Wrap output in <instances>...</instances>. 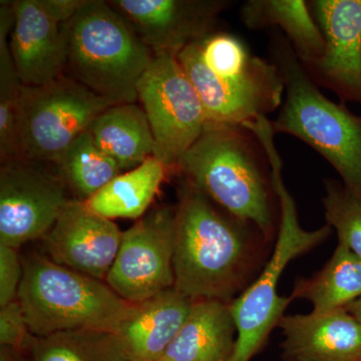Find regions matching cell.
<instances>
[{"mask_svg": "<svg viewBox=\"0 0 361 361\" xmlns=\"http://www.w3.org/2000/svg\"><path fill=\"white\" fill-rule=\"evenodd\" d=\"M211 123L240 126L276 110L285 90L273 61L252 56L229 33H211L178 54Z\"/></svg>", "mask_w": 361, "mask_h": 361, "instance_id": "6da1fadb", "label": "cell"}, {"mask_svg": "<svg viewBox=\"0 0 361 361\" xmlns=\"http://www.w3.org/2000/svg\"><path fill=\"white\" fill-rule=\"evenodd\" d=\"M243 223L224 215L189 180L176 207L174 287L193 301L228 302L248 256Z\"/></svg>", "mask_w": 361, "mask_h": 361, "instance_id": "7a4b0ae2", "label": "cell"}, {"mask_svg": "<svg viewBox=\"0 0 361 361\" xmlns=\"http://www.w3.org/2000/svg\"><path fill=\"white\" fill-rule=\"evenodd\" d=\"M247 130L257 140L269 161L270 182L280 208L279 230L272 255L260 276L237 297L231 311L237 329L236 346L231 361H250L270 332L277 326L291 297L278 295V283L292 260L329 238V224L315 230L304 229L299 223L295 201L282 178V163L274 142V130L268 118L248 123Z\"/></svg>", "mask_w": 361, "mask_h": 361, "instance_id": "3957f363", "label": "cell"}, {"mask_svg": "<svg viewBox=\"0 0 361 361\" xmlns=\"http://www.w3.org/2000/svg\"><path fill=\"white\" fill-rule=\"evenodd\" d=\"M272 37L273 63L286 92L273 130L298 137L314 149L336 169L342 184L361 197V116L318 90L283 33L276 32Z\"/></svg>", "mask_w": 361, "mask_h": 361, "instance_id": "277c9868", "label": "cell"}, {"mask_svg": "<svg viewBox=\"0 0 361 361\" xmlns=\"http://www.w3.org/2000/svg\"><path fill=\"white\" fill-rule=\"evenodd\" d=\"M66 77L116 104H135L154 56L108 1L85 0L63 23Z\"/></svg>", "mask_w": 361, "mask_h": 361, "instance_id": "5b68a950", "label": "cell"}, {"mask_svg": "<svg viewBox=\"0 0 361 361\" xmlns=\"http://www.w3.org/2000/svg\"><path fill=\"white\" fill-rule=\"evenodd\" d=\"M23 263L18 301L33 336L71 330L116 334L134 305L102 280L56 264L47 255H32Z\"/></svg>", "mask_w": 361, "mask_h": 361, "instance_id": "8992f818", "label": "cell"}, {"mask_svg": "<svg viewBox=\"0 0 361 361\" xmlns=\"http://www.w3.org/2000/svg\"><path fill=\"white\" fill-rule=\"evenodd\" d=\"M250 135L240 126L207 123L177 170L233 218L255 225L267 237L273 230V214Z\"/></svg>", "mask_w": 361, "mask_h": 361, "instance_id": "52a82bcc", "label": "cell"}, {"mask_svg": "<svg viewBox=\"0 0 361 361\" xmlns=\"http://www.w3.org/2000/svg\"><path fill=\"white\" fill-rule=\"evenodd\" d=\"M114 104L66 75L37 87L23 85L18 106L20 159L58 163Z\"/></svg>", "mask_w": 361, "mask_h": 361, "instance_id": "ba28073f", "label": "cell"}, {"mask_svg": "<svg viewBox=\"0 0 361 361\" xmlns=\"http://www.w3.org/2000/svg\"><path fill=\"white\" fill-rule=\"evenodd\" d=\"M137 99L153 133L154 157L168 170H177L208 123L200 97L177 56H154L137 84Z\"/></svg>", "mask_w": 361, "mask_h": 361, "instance_id": "9c48e42d", "label": "cell"}, {"mask_svg": "<svg viewBox=\"0 0 361 361\" xmlns=\"http://www.w3.org/2000/svg\"><path fill=\"white\" fill-rule=\"evenodd\" d=\"M18 159L0 167V245L18 249L42 239L73 199L56 170Z\"/></svg>", "mask_w": 361, "mask_h": 361, "instance_id": "30bf717a", "label": "cell"}, {"mask_svg": "<svg viewBox=\"0 0 361 361\" xmlns=\"http://www.w3.org/2000/svg\"><path fill=\"white\" fill-rule=\"evenodd\" d=\"M176 207H160L123 232L106 283L130 304L141 303L175 285Z\"/></svg>", "mask_w": 361, "mask_h": 361, "instance_id": "8fae6325", "label": "cell"}, {"mask_svg": "<svg viewBox=\"0 0 361 361\" xmlns=\"http://www.w3.org/2000/svg\"><path fill=\"white\" fill-rule=\"evenodd\" d=\"M114 9L129 23L155 54H178L213 33L227 1L221 0H111Z\"/></svg>", "mask_w": 361, "mask_h": 361, "instance_id": "7c38bea8", "label": "cell"}, {"mask_svg": "<svg viewBox=\"0 0 361 361\" xmlns=\"http://www.w3.org/2000/svg\"><path fill=\"white\" fill-rule=\"evenodd\" d=\"M310 6L324 51L305 71L342 102L361 104V0H314Z\"/></svg>", "mask_w": 361, "mask_h": 361, "instance_id": "4fadbf2b", "label": "cell"}, {"mask_svg": "<svg viewBox=\"0 0 361 361\" xmlns=\"http://www.w3.org/2000/svg\"><path fill=\"white\" fill-rule=\"evenodd\" d=\"M122 237L113 220L92 212L84 201L73 199L42 242L47 257L56 264L106 281Z\"/></svg>", "mask_w": 361, "mask_h": 361, "instance_id": "5bb4252c", "label": "cell"}, {"mask_svg": "<svg viewBox=\"0 0 361 361\" xmlns=\"http://www.w3.org/2000/svg\"><path fill=\"white\" fill-rule=\"evenodd\" d=\"M16 23L9 49L21 84L37 87L65 75L66 37L63 23L44 0H14Z\"/></svg>", "mask_w": 361, "mask_h": 361, "instance_id": "9a60e30c", "label": "cell"}, {"mask_svg": "<svg viewBox=\"0 0 361 361\" xmlns=\"http://www.w3.org/2000/svg\"><path fill=\"white\" fill-rule=\"evenodd\" d=\"M287 361H360L361 325L345 310L283 316Z\"/></svg>", "mask_w": 361, "mask_h": 361, "instance_id": "2e32d148", "label": "cell"}, {"mask_svg": "<svg viewBox=\"0 0 361 361\" xmlns=\"http://www.w3.org/2000/svg\"><path fill=\"white\" fill-rule=\"evenodd\" d=\"M194 301L173 287L134 304L116 332L130 361H159L186 322Z\"/></svg>", "mask_w": 361, "mask_h": 361, "instance_id": "e0dca14e", "label": "cell"}, {"mask_svg": "<svg viewBox=\"0 0 361 361\" xmlns=\"http://www.w3.org/2000/svg\"><path fill=\"white\" fill-rule=\"evenodd\" d=\"M237 329L229 302L194 301L163 361H231Z\"/></svg>", "mask_w": 361, "mask_h": 361, "instance_id": "ac0fdd59", "label": "cell"}, {"mask_svg": "<svg viewBox=\"0 0 361 361\" xmlns=\"http://www.w3.org/2000/svg\"><path fill=\"white\" fill-rule=\"evenodd\" d=\"M241 18L249 30L278 26L290 42L304 68L322 58L324 39L319 26L304 0H249L243 4Z\"/></svg>", "mask_w": 361, "mask_h": 361, "instance_id": "d6986e66", "label": "cell"}, {"mask_svg": "<svg viewBox=\"0 0 361 361\" xmlns=\"http://www.w3.org/2000/svg\"><path fill=\"white\" fill-rule=\"evenodd\" d=\"M90 134L121 170H133L154 156V135L146 113L135 104H114L103 111Z\"/></svg>", "mask_w": 361, "mask_h": 361, "instance_id": "ffe728a7", "label": "cell"}, {"mask_svg": "<svg viewBox=\"0 0 361 361\" xmlns=\"http://www.w3.org/2000/svg\"><path fill=\"white\" fill-rule=\"evenodd\" d=\"M168 171L155 157H149L84 202L90 210L106 219H139L148 211Z\"/></svg>", "mask_w": 361, "mask_h": 361, "instance_id": "44dd1931", "label": "cell"}, {"mask_svg": "<svg viewBox=\"0 0 361 361\" xmlns=\"http://www.w3.org/2000/svg\"><path fill=\"white\" fill-rule=\"evenodd\" d=\"M361 296V259L338 243L319 272L296 282L291 299L307 300L313 312L343 310Z\"/></svg>", "mask_w": 361, "mask_h": 361, "instance_id": "7402d4cb", "label": "cell"}, {"mask_svg": "<svg viewBox=\"0 0 361 361\" xmlns=\"http://www.w3.org/2000/svg\"><path fill=\"white\" fill-rule=\"evenodd\" d=\"M54 165L68 191L80 201L89 200L122 172L118 163L97 146L89 130Z\"/></svg>", "mask_w": 361, "mask_h": 361, "instance_id": "603a6c76", "label": "cell"}, {"mask_svg": "<svg viewBox=\"0 0 361 361\" xmlns=\"http://www.w3.org/2000/svg\"><path fill=\"white\" fill-rule=\"evenodd\" d=\"M30 361H130L116 334L71 330L33 337Z\"/></svg>", "mask_w": 361, "mask_h": 361, "instance_id": "cb8c5ba5", "label": "cell"}, {"mask_svg": "<svg viewBox=\"0 0 361 361\" xmlns=\"http://www.w3.org/2000/svg\"><path fill=\"white\" fill-rule=\"evenodd\" d=\"M16 23L13 9H0V161L20 159L18 106L21 84L14 66L9 39Z\"/></svg>", "mask_w": 361, "mask_h": 361, "instance_id": "d4e9b609", "label": "cell"}, {"mask_svg": "<svg viewBox=\"0 0 361 361\" xmlns=\"http://www.w3.org/2000/svg\"><path fill=\"white\" fill-rule=\"evenodd\" d=\"M322 199L325 219L338 236V243L361 259V197L332 180H325Z\"/></svg>", "mask_w": 361, "mask_h": 361, "instance_id": "484cf974", "label": "cell"}, {"mask_svg": "<svg viewBox=\"0 0 361 361\" xmlns=\"http://www.w3.org/2000/svg\"><path fill=\"white\" fill-rule=\"evenodd\" d=\"M26 322L25 313L18 299L0 310V343L6 348H30L33 338Z\"/></svg>", "mask_w": 361, "mask_h": 361, "instance_id": "4316f807", "label": "cell"}, {"mask_svg": "<svg viewBox=\"0 0 361 361\" xmlns=\"http://www.w3.org/2000/svg\"><path fill=\"white\" fill-rule=\"evenodd\" d=\"M23 277V263L18 249L0 245V306L18 299Z\"/></svg>", "mask_w": 361, "mask_h": 361, "instance_id": "83f0119b", "label": "cell"}, {"mask_svg": "<svg viewBox=\"0 0 361 361\" xmlns=\"http://www.w3.org/2000/svg\"><path fill=\"white\" fill-rule=\"evenodd\" d=\"M344 310L348 311L349 314L353 315L356 322L361 325V296L358 297L353 302L348 304Z\"/></svg>", "mask_w": 361, "mask_h": 361, "instance_id": "f1b7e54d", "label": "cell"}, {"mask_svg": "<svg viewBox=\"0 0 361 361\" xmlns=\"http://www.w3.org/2000/svg\"><path fill=\"white\" fill-rule=\"evenodd\" d=\"M159 361H163V360H159Z\"/></svg>", "mask_w": 361, "mask_h": 361, "instance_id": "f546056e", "label": "cell"}, {"mask_svg": "<svg viewBox=\"0 0 361 361\" xmlns=\"http://www.w3.org/2000/svg\"><path fill=\"white\" fill-rule=\"evenodd\" d=\"M361 361V360H360Z\"/></svg>", "mask_w": 361, "mask_h": 361, "instance_id": "4dcf8cb0", "label": "cell"}]
</instances>
